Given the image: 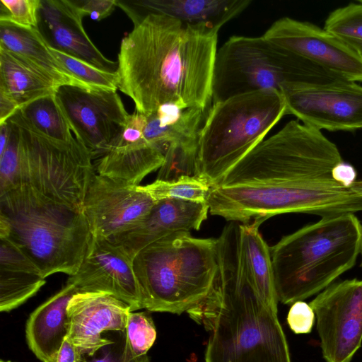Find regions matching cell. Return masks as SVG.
I'll use <instances>...</instances> for the list:
<instances>
[{"label": "cell", "instance_id": "obj_1", "mask_svg": "<svg viewBox=\"0 0 362 362\" xmlns=\"http://www.w3.org/2000/svg\"><path fill=\"white\" fill-rule=\"evenodd\" d=\"M342 160L337 146L320 130L291 120L210 187L209 212L245 223L289 214L314 180H334L332 169Z\"/></svg>", "mask_w": 362, "mask_h": 362}, {"label": "cell", "instance_id": "obj_2", "mask_svg": "<svg viewBox=\"0 0 362 362\" xmlns=\"http://www.w3.org/2000/svg\"><path fill=\"white\" fill-rule=\"evenodd\" d=\"M218 32L146 16L122 40L118 88L145 115L165 105L209 110Z\"/></svg>", "mask_w": 362, "mask_h": 362}, {"label": "cell", "instance_id": "obj_3", "mask_svg": "<svg viewBox=\"0 0 362 362\" xmlns=\"http://www.w3.org/2000/svg\"><path fill=\"white\" fill-rule=\"evenodd\" d=\"M187 313L210 332L204 362H291L277 310L257 288L212 283L206 296Z\"/></svg>", "mask_w": 362, "mask_h": 362}, {"label": "cell", "instance_id": "obj_4", "mask_svg": "<svg viewBox=\"0 0 362 362\" xmlns=\"http://www.w3.org/2000/svg\"><path fill=\"white\" fill-rule=\"evenodd\" d=\"M362 224L354 214L322 218L269 247L278 300L306 299L351 269L361 252Z\"/></svg>", "mask_w": 362, "mask_h": 362}, {"label": "cell", "instance_id": "obj_5", "mask_svg": "<svg viewBox=\"0 0 362 362\" xmlns=\"http://www.w3.org/2000/svg\"><path fill=\"white\" fill-rule=\"evenodd\" d=\"M133 267L144 308L187 313L210 291L216 270V238L172 234L140 250Z\"/></svg>", "mask_w": 362, "mask_h": 362}, {"label": "cell", "instance_id": "obj_6", "mask_svg": "<svg viewBox=\"0 0 362 362\" xmlns=\"http://www.w3.org/2000/svg\"><path fill=\"white\" fill-rule=\"evenodd\" d=\"M0 213L11 225L8 239L45 279L55 273L69 276L77 272L92 238L83 212L16 188L0 195Z\"/></svg>", "mask_w": 362, "mask_h": 362}, {"label": "cell", "instance_id": "obj_7", "mask_svg": "<svg viewBox=\"0 0 362 362\" xmlns=\"http://www.w3.org/2000/svg\"><path fill=\"white\" fill-rule=\"evenodd\" d=\"M286 115L279 90H261L211 104L199 131L194 176L218 184Z\"/></svg>", "mask_w": 362, "mask_h": 362}, {"label": "cell", "instance_id": "obj_8", "mask_svg": "<svg viewBox=\"0 0 362 362\" xmlns=\"http://www.w3.org/2000/svg\"><path fill=\"white\" fill-rule=\"evenodd\" d=\"M346 80L261 37L233 35L217 50L211 104L284 83L324 84Z\"/></svg>", "mask_w": 362, "mask_h": 362}, {"label": "cell", "instance_id": "obj_9", "mask_svg": "<svg viewBox=\"0 0 362 362\" xmlns=\"http://www.w3.org/2000/svg\"><path fill=\"white\" fill-rule=\"evenodd\" d=\"M9 118L17 124L19 134L18 169L13 189L23 188L83 212L90 177L95 171L88 149L76 137L63 142L34 131L17 110Z\"/></svg>", "mask_w": 362, "mask_h": 362}, {"label": "cell", "instance_id": "obj_10", "mask_svg": "<svg viewBox=\"0 0 362 362\" xmlns=\"http://www.w3.org/2000/svg\"><path fill=\"white\" fill-rule=\"evenodd\" d=\"M57 101L75 137L100 158L122 133L129 117L117 90L62 85Z\"/></svg>", "mask_w": 362, "mask_h": 362}, {"label": "cell", "instance_id": "obj_11", "mask_svg": "<svg viewBox=\"0 0 362 362\" xmlns=\"http://www.w3.org/2000/svg\"><path fill=\"white\" fill-rule=\"evenodd\" d=\"M279 91L286 114L308 127L329 131L362 129V86L355 81L284 83Z\"/></svg>", "mask_w": 362, "mask_h": 362}, {"label": "cell", "instance_id": "obj_12", "mask_svg": "<svg viewBox=\"0 0 362 362\" xmlns=\"http://www.w3.org/2000/svg\"><path fill=\"white\" fill-rule=\"evenodd\" d=\"M326 362H351L362 344V280L332 284L312 301Z\"/></svg>", "mask_w": 362, "mask_h": 362}, {"label": "cell", "instance_id": "obj_13", "mask_svg": "<svg viewBox=\"0 0 362 362\" xmlns=\"http://www.w3.org/2000/svg\"><path fill=\"white\" fill-rule=\"evenodd\" d=\"M262 37L344 79L362 82V59L324 28L283 17L274 22Z\"/></svg>", "mask_w": 362, "mask_h": 362}, {"label": "cell", "instance_id": "obj_14", "mask_svg": "<svg viewBox=\"0 0 362 362\" xmlns=\"http://www.w3.org/2000/svg\"><path fill=\"white\" fill-rule=\"evenodd\" d=\"M155 203L138 185L94 171L86 190L83 213L92 235L110 239L141 222Z\"/></svg>", "mask_w": 362, "mask_h": 362}, {"label": "cell", "instance_id": "obj_15", "mask_svg": "<svg viewBox=\"0 0 362 362\" xmlns=\"http://www.w3.org/2000/svg\"><path fill=\"white\" fill-rule=\"evenodd\" d=\"M66 283L79 292H103L128 304L132 312L144 308L133 259L107 238L92 235L77 272Z\"/></svg>", "mask_w": 362, "mask_h": 362}, {"label": "cell", "instance_id": "obj_16", "mask_svg": "<svg viewBox=\"0 0 362 362\" xmlns=\"http://www.w3.org/2000/svg\"><path fill=\"white\" fill-rule=\"evenodd\" d=\"M128 304L103 292H78L67 307L68 338L81 355L93 356L113 341L103 337L107 331L125 332Z\"/></svg>", "mask_w": 362, "mask_h": 362}, {"label": "cell", "instance_id": "obj_17", "mask_svg": "<svg viewBox=\"0 0 362 362\" xmlns=\"http://www.w3.org/2000/svg\"><path fill=\"white\" fill-rule=\"evenodd\" d=\"M85 16L74 1L41 0L37 28L50 48L100 69L117 72L118 63L106 58L86 34L82 23Z\"/></svg>", "mask_w": 362, "mask_h": 362}, {"label": "cell", "instance_id": "obj_18", "mask_svg": "<svg viewBox=\"0 0 362 362\" xmlns=\"http://www.w3.org/2000/svg\"><path fill=\"white\" fill-rule=\"evenodd\" d=\"M146 115L135 111L118 139L98 159L95 172L132 185H140L149 173L162 166L165 151L144 134Z\"/></svg>", "mask_w": 362, "mask_h": 362}, {"label": "cell", "instance_id": "obj_19", "mask_svg": "<svg viewBox=\"0 0 362 362\" xmlns=\"http://www.w3.org/2000/svg\"><path fill=\"white\" fill-rule=\"evenodd\" d=\"M208 212L206 202L180 199L159 200L141 222L109 240L134 259L140 250L157 240L174 233L199 230Z\"/></svg>", "mask_w": 362, "mask_h": 362}, {"label": "cell", "instance_id": "obj_20", "mask_svg": "<svg viewBox=\"0 0 362 362\" xmlns=\"http://www.w3.org/2000/svg\"><path fill=\"white\" fill-rule=\"evenodd\" d=\"M251 3V0H117V6L127 13L134 25L149 14H160L184 24L204 25L216 31Z\"/></svg>", "mask_w": 362, "mask_h": 362}, {"label": "cell", "instance_id": "obj_21", "mask_svg": "<svg viewBox=\"0 0 362 362\" xmlns=\"http://www.w3.org/2000/svg\"><path fill=\"white\" fill-rule=\"evenodd\" d=\"M78 292L74 285L66 283L30 314L25 327L26 340L30 349L42 362H49L66 338L67 307Z\"/></svg>", "mask_w": 362, "mask_h": 362}, {"label": "cell", "instance_id": "obj_22", "mask_svg": "<svg viewBox=\"0 0 362 362\" xmlns=\"http://www.w3.org/2000/svg\"><path fill=\"white\" fill-rule=\"evenodd\" d=\"M0 47L33 64L57 86L69 84L88 87L54 56L37 28H25L0 21Z\"/></svg>", "mask_w": 362, "mask_h": 362}, {"label": "cell", "instance_id": "obj_23", "mask_svg": "<svg viewBox=\"0 0 362 362\" xmlns=\"http://www.w3.org/2000/svg\"><path fill=\"white\" fill-rule=\"evenodd\" d=\"M57 86L42 71L21 56L0 47V93L18 107L54 94Z\"/></svg>", "mask_w": 362, "mask_h": 362}, {"label": "cell", "instance_id": "obj_24", "mask_svg": "<svg viewBox=\"0 0 362 362\" xmlns=\"http://www.w3.org/2000/svg\"><path fill=\"white\" fill-rule=\"evenodd\" d=\"M207 112L173 105H162L146 115L144 134L166 153L173 143L198 139Z\"/></svg>", "mask_w": 362, "mask_h": 362}, {"label": "cell", "instance_id": "obj_25", "mask_svg": "<svg viewBox=\"0 0 362 362\" xmlns=\"http://www.w3.org/2000/svg\"><path fill=\"white\" fill-rule=\"evenodd\" d=\"M17 112L29 127L49 139L68 142L74 138L55 93L33 100Z\"/></svg>", "mask_w": 362, "mask_h": 362}, {"label": "cell", "instance_id": "obj_26", "mask_svg": "<svg viewBox=\"0 0 362 362\" xmlns=\"http://www.w3.org/2000/svg\"><path fill=\"white\" fill-rule=\"evenodd\" d=\"M45 283L39 270L0 269V311L8 312L18 307Z\"/></svg>", "mask_w": 362, "mask_h": 362}, {"label": "cell", "instance_id": "obj_27", "mask_svg": "<svg viewBox=\"0 0 362 362\" xmlns=\"http://www.w3.org/2000/svg\"><path fill=\"white\" fill-rule=\"evenodd\" d=\"M139 189L157 202L165 199H180L196 202H206L210 187L196 176L182 175L175 180L156 179Z\"/></svg>", "mask_w": 362, "mask_h": 362}, {"label": "cell", "instance_id": "obj_28", "mask_svg": "<svg viewBox=\"0 0 362 362\" xmlns=\"http://www.w3.org/2000/svg\"><path fill=\"white\" fill-rule=\"evenodd\" d=\"M324 28L349 45L362 59V4L350 3L332 11Z\"/></svg>", "mask_w": 362, "mask_h": 362}, {"label": "cell", "instance_id": "obj_29", "mask_svg": "<svg viewBox=\"0 0 362 362\" xmlns=\"http://www.w3.org/2000/svg\"><path fill=\"white\" fill-rule=\"evenodd\" d=\"M156 335L153 321L147 313L129 312L125 329V355L130 359L146 355Z\"/></svg>", "mask_w": 362, "mask_h": 362}, {"label": "cell", "instance_id": "obj_30", "mask_svg": "<svg viewBox=\"0 0 362 362\" xmlns=\"http://www.w3.org/2000/svg\"><path fill=\"white\" fill-rule=\"evenodd\" d=\"M198 139L171 144L160 168L158 180H175L182 175L194 176Z\"/></svg>", "mask_w": 362, "mask_h": 362}, {"label": "cell", "instance_id": "obj_31", "mask_svg": "<svg viewBox=\"0 0 362 362\" xmlns=\"http://www.w3.org/2000/svg\"><path fill=\"white\" fill-rule=\"evenodd\" d=\"M49 49L58 61L76 79L88 87L114 90L118 89L117 72L112 73L100 69L62 52L50 47Z\"/></svg>", "mask_w": 362, "mask_h": 362}, {"label": "cell", "instance_id": "obj_32", "mask_svg": "<svg viewBox=\"0 0 362 362\" xmlns=\"http://www.w3.org/2000/svg\"><path fill=\"white\" fill-rule=\"evenodd\" d=\"M41 0H0V21L25 28L37 27Z\"/></svg>", "mask_w": 362, "mask_h": 362}, {"label": "cell", "instance_id": "obj_33", "mask_svg": "<svg viewBox=\"0 0 362 362\" xmlns=\"http://www.w3.org/2000/svg\"><path fill=\"white\" fill-rule=\"evenodd\" d=\"M315 313L309 303L298 300L292 304L288 315L287 322L296 334H309L313 328Z\"/></svg>", "mask_w": 362, "mask_h": 362}, {"label": "cell", "instance_id": "obj_34", "mask_svg": "<svg viewBox=\"0 0 362 362\" xmlns=\"http://www.w3.org/2000/svg\"><path fill=\"white\" fill-rule=\"evenodd\" d=\"M125 339V338H124ZM124 342L123 345L118 346L113 341L101 348L93 356L81 355L78 362H149L146 355L130 359L124 352Z\"/></svg>", "mask_w": 362, "mask_h": 362}, {"label": "cell", "instance_id": "obj_35", "mask_svg": "<svg viewBox=\"0 0 362 362\" xmlns=\"http://www.w3.org/2000/svg\"><path fill=\"white\" fill-rule=\"evenodd\" d=\"M86 16L89 15L95 21L107 17L117 6V0L74 1Z\"/></svg>", "mask_w": 362, "mask_h": 362}, {"label": "cell", "instance_id": "obj_36", "mask_svg": "<svg viewBox=\"0 0 362 362\" xmlns=\"http://www.w3.org/2000/svg\"><path fill=\"white\" fill-rule=\"evenodd\" d=\"M332 176L334 181L342 186L351 187L356 181L357 173L353 165L342 160L333 168Z\"/></svg>", "mask_w": 362, "mask_h": 362}, {"label": "cell", "instance_id": "obj_37", "mask_svg": "<svg viewBox=\"0 0 362 362\" xmlns=\"http://www.w3.org/2000/svg\"><path fill=\"white\" fill-rule=\"evenodd\" d=\"M81 356V354L77 347L66 338L49 362H78Z\"/></svg>", "mask_w": 362, "mask_h": 362}, {"label": "cell", "instance_id": "obj_38", "mask_svg": "<svg viewBox=\"0 0 362 362\" xmlns=\"http://www.w3.org/2000/svg\"><path fill=\"white\" fill-rule=\"evenodd\" d=\"M351 187L362 197V180H356L353 183Z\"/></svg>", "mask_w": 362, "mask_h": 362}, {"label": "cell", "instance_id": "obj_39", "mask_svg": "<svg viewBox=\"0 0 362 362\" xmlns=\"http://www.w3.org/2000/svg\"><path fill=\"white\" fill-rule=\"evenodd\" d=\"M361 267L362 268V240H361Z\"/></svg>", "mask_w": 362, "mask_h": 362}, {"label": "cell", "instance_id": "obj_40", "mask_svg": "<svg viewBox=\"0 0 362 362\" xmlns=\"http://www.w3.org/2000/svg\"><path fill=\"white\" fill-rule=\"evenodd\" d=\"M0 362H11V361H4V360H1V361H0Z\"/></svg>", "mask_w": 362, "mask_h": 362}, {"label": "cell", "instance_id": "obj_41", "mask_svg": "<svg viewBox=\"0 0 362 362\" xmlns=\"http://www.w3.org/2000/svg\"><path fill=\"white\" fill-rule=\"evenodd\" d=\"M358 2H360L362 4V0L358 1Z\"/></svg>", "mask_w": 362, "mask_h": 362}]
</instances>
